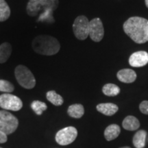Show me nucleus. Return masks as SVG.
<instances>
[{
    "instance_id": "1",
    "label": "nucleus",
    "mask_w": 148,
    "mask_h": 148,
    "mask_svg": "<svg viewBox=\"0 0 148 148\" xmlns=\"http://www.w3.org/2000/svg\"><path fill=\"white\" fill-rule=\"evenodd\" d=\"M123 30L136 43L142 44L148 41V20L145 18H129L123 24Z\"/></svg>"
},
{
    "instance_id": "2",
    "label": "nucleus",
    "mask_w": 148,
    "mask_h": 148,
    "mask_svg": "<svg viewBox=\"0 0 148 148\" xmlns=\"http://www.w3.org/2000/svg\"><path fill=\"white\" fill-rule=\"evenodd\" d=\"M32 47L38 54L53 56L60 51V44L54 37L49 35H39L32 40Z\"/></svg>"
},
{
    "instance_id": "3",
    "label": "nucleus",
    "mask_w": 148,
    "mask_h": 148,
    "mask_svg": "<svg viewBox=\"0 0 148 148\" xmlns=\"http://www.w3.org/2000/svg\"><path fill=\"white\" fill-rule=\"evenodd\" d=\"M58 4V0H29L26 11L29 16H36L47 10L54 12Z\"/></svg>"
},
{
    "instance_id": "4",
    "label": "nucleus",
    "mask_w": 148,
    "mask_h": 148,
    "mask_svg": "<svg viewBox=\"0 0 148 148\" xmlns=\"http://www.w3.org/2000/svg\"><path fill=\"white\" fill-rule=\"evenodd\" d=\"M14 75L18 84L22 87L27 89H32L36 85V79L27 66L18 65L14 69Z\"/></svg>"
},
{
    "instance_id": "5",
    "label": "nucleus",
    "mask_w": 148,
    "mask_h": 148,
    "mask_svg": "<svg viewBox=\"0 0 148 148\" xmlns=\"http://www.w3.org/2000/svg\"><path fill=\"white\" fill-rule=\"evenodd\" d=\"M18 125L17 118L10 112L0 110V130L5 134H10L16 130Z\"/></svg>"
},
{
    "instance_id": "6",
    "label": "nucleus",
    "mask_w": 148,
    "mask_h": 148,
    "mask_svg": "<svg viewBox=\"0 0 148 148\" xmlns=\"http://www.w3.org/2000/svg\"><path fill=\"white\" fill-rule=\"evenodd\" d=\"M89 21L86 16L81 15L75 18L73 24V30L75 36L79 40H85L88 36Z\"/></svg>"
},
{
    "instance_id": "7",
    "label": "nucleus",
    "mask_w": 148,
    "mask_h": 148,
    "mask_svg": "<svg viewBox=\"0 0 148 148\" xmlns=\"http://www.w3.org/2000/svg\"><path fill=\"white\" fill-rule=\"evenodd\" d=\"M0 107L5 110L18 111L23 107V102L19 97L10 93L0 95Z\"/></svg>"
},
{
    "instance_id": "8",
    "label": "nucleus",
    "mask_w": 148,
    "mask_h": 148,
    "mask_svg": "<svg viewBox=\"0 0 148 148\" xmlns=\"http://www.w3.org/2000/svg\"><path fill=\"white\" fill-rule=\"evenodd\" d=\"M77 136L75 127L69 126L59 130L56 134V140L59 145H66L73 143Z\"/></svg>"
},
{
    "instance_id": "9",
    "label": "nucleus",
    "mask_w": 148,
    "mask_h": 148,
    "mask_svg": "<svg viewBox=\"0 0 148 148\" xmlns=\"http://www.w3.org/2000/svg\"><path fill=\"white\" fill-rule=\"evenodd\" d=\"M104 35L103 23L99 18H95L89 22L88 36L95 42L101 41Z\"/></svg>"
},
{
    "instance_id": "10",
    "label": "nucleus",
    "mask_w": 148,
    "mask_h": 148,
    "mask_svg": "<svg viewBox=\"0 0 148 148\" xmlns=\"http://www.w3.org/2000/svg\"><path fill=\"white\" fill-rule=\"evenodd\" d=\"M129 63L133 67H141L148 63V53L139 51L133 53L130 56Z\"/></svg>"
},
{
    "instance_id": "11",
    "label": "nucleus",
    "mask_w": 148,
    "mask_h": 148,
    "mask_svg": "<svg viewBox=\"0 0 148 148\" xmlns=\"http://www.w3.org/2000/svg\"><path fill=\"white\" fill-rule=\"evenodd\" d=\"M116 76L119 80L122 82L132 83L136 80V73L132 69H123L118 71Z\"/></svg>"
},
{
    "instance_id": "12",
    "label": "nucleus",
    "mask_w": 148,
    "mask_h": 148,
    "mask_svg": "<svg viewBox=\"0 0 148 148\" xmlns=\"http://www.w3.org/2000/svg\"><path fill=\"white\" fill-rule=\"evenodd\" d=\"M97 110L101 113L105 114V115L112 116L117 112L119 108L114 103H103L97 105Z\"/></svg>"
},
{
    "instance_id": "13",
    "label": "nucleus",
    "mask_w": 148,
    "mask_h": 148,
    "mask_svg": "<svg viewBox=\"0 0 148 148\" xmlns=\"http://www.w3.org/2000/svg\"><path fill=\"white\" fill-rule=\"evenodd\" d=\"M123 127L129 131H134L140 127V123L137 118L134 116H127L122 123Z\"/></svg>"
},
{
    "instance_id": "14",
    "label": "nucleus",
    "mask_w": 148,
    "mask_h": 148,
    "mask_svg": "<svg viewBox=\"0 0 148 148\" xmlns=\"http://www.w3.org/2000/svg\"><path fill=\"white\" fill-rule=\"evenodd\" d=\"M121 129L120 127L116 124H111L106 127L104 131V136L107 140H112L118 137Z\"/></svg>"
},
{
    "instance_id": "15",
    "label": "nucleus",
    "mask_w": 148,
    "mask_h": 148,
    "mask_svg": "<svg viewBox=\"0 0 148 148\" xmlns=\"http://www.w3.org/2000/svg\"><path fill=\"white\" fill-rule=\"evenodd\" d=\"M12 53V45L8 42H3L0 45V63H5L10 58Z\"/></svg>"
},
{
    "instance_id": "16",
    "label": "nucleus",
    "mask_w": 148,
    "mask_h": 148,
    "mask_svg": "<svg viewBox=\"0 0 148 148\" xmlns=\"http://www.w3.org/2000/svg\"><path fill=\"white\" fill-rule=\"evenodd\" d=\"M67 113L70 116L75 119L81 118L84 114V108L82 104L75 103L71 105L67 110Z\"/></svg>"
},
{
    "instance_id": "17",
    "label": "nucleus",
    "mask_w": 148,
    "mask_h": 148,
    "mask_svg": "<svg viewBox=\"0 0 148 148\" xmlns=\"http://www.w3.org/2000/svg\"><path fill=\"white\" fill-rule=\"evenodd\" d=\"M146 136H147V132L146 131L141 130L138 131L134 134L133 137V144L136 148H143L145 145Z\"/></svg>"
},
{
    "instance_id": "18",
    "label": "nucleus",
    "mask_w": 148,
    "mask_h": 148,
    "mask_svg": "<svg viewBox=\"0 0 148 148\" xmlns=\"http://www.w3.org/2000/svg\"><path fill=\"white\" fill-rule=\"evenodd\" d=\"M10 8L5 0H0V22L6 21L10 16Z\"/></svg>"
},
{
    "instance_id": "19",
    "label": "nucleus",
    "mask_w": 148,
    "mask_h": 148,
    "mask_svg": "<svg viewBox=\"0 0 148 148\" xmlns=\"http://www.w3.org/2000/svg\"><path fill=\"white\" fill-rule=\"evenodd\" d=\"M102 92L105 95L109 97H114L119 95L120 88L118 86L114 84H106L103 86Z\"/></svg>"
},
{
    "instance_id": "20",
    "label": "nucleus",
    "mask_w": 148,
    "mask_h": 148,
    "mask_svg": "<svg viewBox=\"0 0 148 148\" xmlns=\"http://www.w3.org/2000/svg\"><path fill=\"white\" fill-rule=\"evenodd\" d=\"M47 96V100L54 105V106H61L64 102L63 98L62 97V96L56 93V92L54 90H50V91H48L46 94Z\"/></svg>"
},
{
    "instance_id": "21",
    "label": "nucleus",
    "mask_w": 148,
    "mask_h": 148,
    "mask_svg": "<svg viewBox=\"0 0 148 148\" xmlns=\"http://www.w3.org/2000/svg\"><path fill=\"white\" fill-rule=\"evenodd\" d=\"M31 108L36 114L40 115L43 112V111L47 110V106L45 103L42 102V101L36 100L32 101V103H31Z\"/></svg>"
},
{
    "instance_id": "22",
    "label": "nucleus",
    "mask_w": 148,
    "mask_h": 148,
    "mask_svg": "<svg viewBox=\"0 0 148 148\" xmlns=\"http://www.w3.org/2000/svg\"><path fill=\"white\" fill-rule=\"evenodd\" d=\"M53 12L52 10H47L45 12H42L39 14L38 16V22H46V23H51L54 22V18L53 16Z\"/></svg>"
},
{
    "instance_id": "23",
    "label": "nucleus",
    "mask_w": 148,
    "mask_h": 148,
    "mask_svg": "<svg viewBox=\"0 0 148 148\" xmlns=\"http://www.w3.org/2000/svg\"><path fill=\"white\" fill-rule=\"evenodd\" d=\"M14 89V85L9 81L0 79V91L4 92H11Z\"/></svg>"
},
{
    "instance_id": "24",
    "label": "nucleus",
    "mask_w": 148,
    "mask_h": 148,
    "mask_svg": "<svg viewBox=\"0 0 148 148\" xmlns=\"http://www.w3.org/2000/svg\"><path fill=\"white\" fill-rule=\"evenodd\" d=\"M139 109L143 114H148V101H143L139 105Z\"/></svg>"
},
{
    "instance_id": "25",
    "label": "nucleus",
    "mask_w": 148,
    "mask_h": 148,
    "mask_svg": "<svg viewBox=\"0 0 148 148\" xmlns=\"http://www.w3.org/2000/svg\"><path fill=\"white\" fill-rule=\"evenodd\" d=\"M7 141V134L0 130V143H5Z\"/></svg>"
},
{
    "instance_id": "26",
    "label": "nucleus",
    "mask_w": 148,
    "mask_h": 148,
    "mask_svg": "<svg viewBox=\"0 0 148 148\" xmlns=\"http://www.w3.org/2000/svg\"><path fill=\"white\" fill-rule=\"evenodd\" d=\"M145 5L148 8V0H145Z\"/></svg>"
},
{
    "instance_id": "27",
    "label": "nucleus",
    "mask_w": 148,
    "mask_h": 148,
    "mask_svg": "<svg viewBox=\"0 0 148 148\" xmlns=\"http://www.w3.org/2000/svg\"><path fill=\"white\" fill-rule=\"evenodd\" d=\"M121 148H130V147H121Z\"/></svg>"
},
{
    "instance_id": "28",
    "label": "nucleus",
    "mask_w": 148,
    "mask_h": 148,
    "mask_svg": "<svg viewBox=\"0 0 148 148\" xmlns=\"http://www.w3.org/2000/svg\"><path fill=\"white\" fill-rule=\"evenodd\" d=\"M0 148H1V147H0Z\"/></svg>"
}]
</instances>
